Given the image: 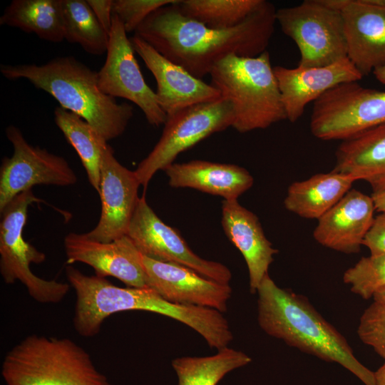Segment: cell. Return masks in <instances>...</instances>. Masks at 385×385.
Instances as JSON below:
<instances>
[{
	"instance_id": "1",
	"label": "cell",
	"mask_w": 385,
	"mask_h": 385,
	"mask_svg": "<svg viewBox=\"0 0 385 385\" xmlns=\"http://www.w3.org/2000/svg\"><path fill=\"white\" fill-rule=\"evenodd\" d=\"M177 3L155 11L134 34L200 79L227 56H258L267 51L274 31L277 9L268 1L239 25L225 29L185 16Z\"/></svg>"
},
{
	"instance_id": "2",
	"label": "cell",
	"mask_w": 385,
	"mask_h": 385,
	"mask_svg": "<svg viewBox=\"0 0 385 385\" xmlns=\"http://www.w3.org/2000/svg\"><path fill=\"white\" fill-rule=\"evenodd\" d=\"M257 293V320L266 334L324 361L339 364L365 385H376L374 371L357 359L346 339L307 298L278 287L269 274Z\"/></svg>"
},
{
	"instance_id": "3",
	"label": "cell",
	"mask_w": 385,
	"mask_h": 385,
	"mask_svg": "<svg viewBox=\"0 0 385 385\" xmlns=\"http://www.w3.org/2000/svg\"><path fill=\"white\" fill-rule=\"evenodd\" d=\"M9 80L26 79L53 97L61 107L88 123L107 142L121 135L133 115V107L103 93L98 71L73 56L51 59L41 65L2 64Z\"/></svg>"
},
{
	"instance_id": "4",
	"label": "cell",
	"mask_w": 385,
	"mask_h": 385,
	"mask_svg": "<svg viewBox=\"0 0 385 385\" xmlns=\"http://www.w3.org/2000/svg\"><path fill=\"white\" fill-rule=\"evenodd\" d=\"M211 84L233 108L232 128L244 133L287 119L281 93L265 51L256 57L230 55L210 73Z\"/></svg>"
},
{
	"instance_id": "5",
	"label": "cell",
	"mask_w": 385,
	"mask_h": 385,
	"mask_svg": "<svg viewBox=\"0 0 385 385\" xmlns=\"http://www.w3.org/2000/svg\"><path fill=\"white\" fill-rule=\"evenodd\" d=\"M1 375L7 385H112L73 341L34 334L7 352Z\"/></svg>"
},
{
	"instance_id": "6",
	"label": "cell",
	"mask_w": 385,
	"mask_h": 385,
	"mask_svg": "<svg viewBox=\"0 0 385 385\" xmlns=\"http://www.w3.org/2000/svg\"><path fill=\"white\" fill-rule=\"evenodd\" d=\"M41 201L29 190L15 197L0 212V273L6 284L21 282L36 302L58 303L68 292L70 285L42 279L32 272L30 265L44 262L46 255L23 237L29 206Z\"/></svg>"
},
{
	"instance_id": "7",
	"label": "cell",
	"mask_w": 385,
	"mask_h": 385,
	"mask_svg": "<svg viewBox=\"0 0 385 385\" xmlns=\"http://www.w3.org/2000/svg\"><path fill=\"white\" fill-rule=\"evenodd\" d=\"M385 123V91L359 81L340 83L314 102L310 130L323 140H344Z\"/></svg>"
},
{
	"instance_id": "8",
	"label": "cell",
	"mask_w": 385,
	"mask_h": 385,
	"mask_svg": "<svg viewBox=\"0 0 385 385\" xmlns=\"http://www.w3.org/2000/svg\"><path fill=\"white\" fill-rule=\"evenodd\" d=\"M231 103L220 98L185 108L168 116L162 135L135 170L145 188L153 175L174 163L177 156L213 133L232 126Z\"/></svg>"
},
{
	"instance_id": "9",
	"label": "cell",
	"mask_w": 385,
	"mask_h": 385,
	"mask_svg": "<svg viewBox=\"0 0 385 385\" xmlns=\"http://www.w3.org/2000/svg\"><path fill=\"white\" fill-rule=\"evenodd\" d=\"M276 19L298 47V66H326L347 57L341 11L323 0H305L278 9Z\"/></svg>"
},
{
	"instance_id": "10",
	"label": "cell",
	"mask_w": 385,
	"mask_h": 385,
	"mask_svg": "<svg viewBox=\"0 0 385 385\" xmlns=\"http://www.w3.org/2000/svg\"><path fill=\"white\" fill-rule=\"evenodd\" d=\"M6 135L13 147L0 168V212L17 195L36 185L70 186L77 176L63 158L29 144L19 128L9 125Z\"/></svg>"
},
{
	"instance_id": "11",
	"label": "cell",
	"mask_w": 385,
	"mask_h": 385,
	"mask_svg": "<svg viewBox=\"0 0 385 385\" xmlns=\"http://www.w3.org/2000/svg\"><path fill=\"white\" fill-rule=\"evenodd\" d=\"M134 52L122 22L113 15L106 61L98 71V86L107 96L135 104L149 124L164 125L167 115L160 108L155 92L145 82Z\"/></svg>"
},
{
	"instance_id": "12",
	"label": "cell",
	"mask_w": 385,
	"mask_h": 385,
	"mask_svg": "<svg viewBox=\"0 0 385 385\" xmlns=\"http://www.w3.org/2000/svg\"><path fill=\"white\" fill-rule=\"evenodd\" d=\"M126 235L149 258L187 267L220 283L229 284L232 279L227 266L194 253L178 231L156 215L144 195L139 200Z\"/></svg>"
},
{
	"instance_id": "13",
	"label": "cell",
	"mask_w": 385,
	"mask_h": 385,
	"mask_svg": "<svg viewBox=\"0 0 385 385\" xmlns=\"http://www.w3.org/2000/svg\"><path fill=\"white\" fill-rule=\"evenodd\" d=\"M140 183L135 170L121 165L108 145L103 153L99 195L101 212L96 227L85 233L90 239L109 242L127 235L138 206Z\"/></svg>"
},
{
	"instance_id": "14",
	"label": "cell",
	"mask_w": 385,
	"mask_h": 385,
	"mask_svg": "<svg viewBox=\"0 0 385 385\" xmlns=\"http://www.w3.org/2000/svg\"><path fill=\"white\" fill-rule=\"evenodd\" d=\"M143 264L147 287L165 300L214 309L222 313L227 311L232 292L229 284L208 279L187 267L144 255Z\"/></svg>"
},
{
	"instance_id": "15",
	"label": "cell",
	"mask_w": 385,
	"mask_h": 385,
	"mask_svg": "<svg viewBox=\"0 0 385 385\" xmlns=\"http://www.w3.org/2000/svg\"><path fill=\"white\" fill-rule=\"evenodd\" d=\"M64 247L68 265L85 263L98 277H115L127 287H148L143 255L128 235L101 242L85 233L70 232L64 238Z\"/></svg>"
},
{
	"instance_id": "16",
	"label": "cell",
	"mask_w": 385,
	"mask_h": 385,
	"mask_svg": "<svg viewBox=\"0 0 385 385\" xmlns=\"http://www.w3.org/2000/svg\"><path fill=\"white\" fill-rule=\"evenodd\" d=\"M341 11L347 58L363 75L385 66V9L364 0H323Z\"/></svg>"
},
{
	"instance_id": "17",
	"label": "cell",
	"mask_w": 385,
	"mask_h": 385,
	"mask_svg": "<svg viewBox=\"0 0 385 385\" xmlns=\"http://www.w3.org/2000/svg\"><path fill=\"white\" fill-rule=\"evenodd\" d=\"M130 40L155 79L157 100L167 117L188 106L222 98L211 83L192 76L139 36L134 34Z\"/></svg>"
},
{
	"instance_id": "18",
	"label": "cell",
	"mask_w": 385,
	"mask_h": 385,
	"mask_svg": "<svg viewBox=\"0 0 385 385\" xmlns=\"http://www.w3.org/2000/svg\"><path fill=\"white\" fill-rule=\"evenodd\" d=\"M287 119L297 121L306 106L340 83L359 81L363 75L346 57L326 66L273 67Z\"/></svg>"
},
{
	"instance_id": "19",
	"label": "cell",
	"mask_w": 385,
	"mask_h": 385,
	"mask_svg": "<svg viewBox=\"0 0 385 385\" xmlns=\"http://www.w3.org/2000/svg\"><path fill=\"white\" fill-rule=\"evenodd\" d=\"M374 200L351 189L320 218L313 232L321 245L345 254L358 253L374 222Z\"/></svg>"
},
{
	"instance_id": "20",
	"label": "cell",
	"mask_w": 385,
	"mask_h": 385,
	"mask_svg": "<svg viewBox=\"0 0 385 385\" xmlns=\"http://www.w3.org/2000/svg\"><path fill=\"white\" fill-rule=\"evenodd\" d=\"M221 222L226 236L246 262L250 292L257 293L278 250L266 237L257 216L237 200L222 201Z\"/></svg>"
},
{
	"instance_id": "21",
	"label": "cell",
	"mask_w": 385,
	"mask_h": 385,
	"mask_svg": "<svg viewBox=\"0 0 385 385\" xmlns=\"http://www.w3.org/2000/svg\"><path fill=\"white\" fill-rule=\"evenodd\" d=\"M164 171L173 188H193L224 200H237L254 183L245 168L235 164L195 160L173 163Z\"/></svg>"
},
{
	"instance_id": "22",
	"label": "cell",
	"mask_w": 385,
	"mask_h": 385,
	"mask_svg": "<svg viewBox=\"0 0 385 385\" xmlns=\"http://www.w3.org/2000/svg\"><path fill=\"white\" fill-rule=\"evenodd\" d=\"M333 170L367 182L372 194L385 192V123L342 140Z\"/></svg>"
},
{
	"instance_id": "23",
	"label": "cell",
	"mask_w": 385,
	"mask_h": 385,
	"mask_svg": "<svg viewBox=\"0 0 385 385\" xmlns=\"http://www.w3.org/2000/svg\"><path fill=\"white\" fill-rule=\"evenodd\" d=\"M358 179L332 170L292 183L284 200L285 208L307 219L320 218L338 203Z\"/></svg>"
},
{
	"instance_id": "24",
	"label": "cell",
	"mask_w": 385,
	"mask_h": 385,
	"mask_svg": "<svg viewBox=\"0 0 385 385\" xmlns=\"http://www.w3.org/2000/svg\"><path fill=\"white\" fill-rule=\"evenodd\" d=\"M0 24L53 43L64 40L61 0H13L4 11Z\"/></svg>"
},
{
	"instance_id": "25",
	"label": "cell",
	"mask_w": 385,
	"mask_h": 385,
	"mask_svg": "<svg viewBox=\"0 0 385 385\" xmlns=\"http://www.w3.org/2000/svg\"><path fill=\"white\" fill-rule=\"evenodd\" d=\"M54 120L76 150L90 184L98 192L103 155L109 145L107 141L84 119L61 106L54 110Z\"/></svg>"
},
{
	"instance_id": "26",
	"label": "cell",
	"mask_w": 385,
	"mask_h": 385,
	"mask_svg": "<svg viewBox=\"0 0 385 385\" xmlns=\"http://www.w3.org/2000/svg\"><path fill=\"white\" fill-rule=\"evenodd\" d=\"M251 361L243 351L226 346L212 356L176 358L172 366L178 385H217L227 374Z\"/></svg>"
},
{
	"instance_id": "27",
	"label": "cell",
	"mask_w": 385,
	"mask_h": 385,
	"mask_svg": "<svg viewBox=\"0 0 385 385\" xmlns=\"http://www.w3.org/2000/svg\"><path fill=\"white\" fill-rule=\"evenodd\" d=\"M64 39L80 45L87 53H106L109 34L103 28L86 0H61Z\"/></svg>"
},
{
	"instance_id": "28",
	"label": "cell",
	"mask_w": 385,
	"mask_h": 385,
	"mask_svg": "<svg viewBox=\"0 0 385 385\" xmlns=\"http://www.w3.org/2000/svg\"><path fill=\"white\" fill-rule=\"evenodd\" d=\"M263 0H179L186 16L215 29L233 28L244 21Z\"/></svg>"
},
{
	"instance_id": "29",
	"label": "cell",
	"mask_w": 385,
	"mask_h": 385,
	"mask_svg": "<svg viewBox=\"0 0 385 385\" xmlns=\"http://www.w3.org/2000/svg\"><path fill=\"white\" fill-rule=\"evenodd\" d=\"M343 281L361 298H373L385 288V253L361 257L344 272Z\"/></svg>"
},
{
	"instance_id": "30",
	"label": "cell",
	"mask_w": 385,
	"mask_h": 385,
	"mask_svg": "<svg viewBox=\"0 0 385 385\" xmlns=\"http://www.w3.org/2000/svg\"><path fill=\"white\" fill-rule=\"evenodd\" d=\"M357 334L385 361V304L374 302L360 317Z\"/></svg>"
},
{
	"instance_id": "31",
	"label": "cell",
	"mask_w": 385,
	"mask_h": 385,
	"mask_svg": "<svg viewBox=\"0 0 385 385\" xmlns=\"http://www.w3.org/2000/svg\"><path fill=\"white\" fill-rule=\"evenodd\" d=\"M178 0H113V14L122 22L126 33L134 32L155 11Z\"/></svg>"
},
{
	"instance_id": "32",
	"label": "cell",
	"mask_w": 385,
	"mask_h": 385,
	"mask_svg": "<svg viewBox=\"0 0 385 385\" xmlns=\"http://www.w3.org/2000/svg\"><path fill=\"white\" fill-rule=\"evenodd\" d=\"M363 245L369 249L370 255L385 253V212L374 217Z\"/></svg>"
},
{
	"instance_id": "33",
	"label": "cell",
	"mask_w": 385,
	"mask_h": 385,
	"mask_svg": "<svg viewBox=\"0 0 385 385\" xmlns=\"http://www.w3.org/2000/svg\"><path fill=\"white\" fill-rule=\"evenodd\" d=\"M103 28L109 34L113 21V0H86Z\"/></svg>"
},
{
	"instance_id": "34",
	"label": "cell",
	"mask_w": 385,
	"mask_h": 385,
	"mask_svg": "<svg viewBox=\"0 0 385 385\" xmlns=\"http://www.w3.org/2000/svg\"><path fill=\"white\" fill-rule=\"evenodd\" d=\"M371 197L374 202L376 211L378 212H385V192L372 194Z\"/></svg>"
},
{
	"instance_id": "35",
	"label": "cell",
	"mask_w": 385,
	"mask_h": 385,
	"mask_svg": "<svg viewBox=\"0 0 385 385\" xmlns=\"http://www.w3.org/2000/svg\"><path fill=\"white\" fill-rule=\"evenodd\" d=\"M376 385H385V361L384 364L374 371Z\"/></svg>"
},
{
	"instance_id": "36",
	"label": "cell",
	"mask_w": 385,
	"mask_h": 385,
	"mask_svg": "<svg viewBox=\"0 0 385 385\" xmlns=\"http://www.w3.org/2000/svg\"><path fill=\"white\" fill-rule=\"evenodd\" d=\"M372 73L376 79L385 86V66L375 69Z\"/></svg>"
},
{
	"instance_id": "37",
	"label": "cell",
	"mask_w": 385,
	"mask_h": 385,
	"mask_svg": "<svg viewBox=\"0 0 385 385\" xmlns=\"http://www.w3.org/2000/svg\"><path fill=\"white\" fill-rule=\"evenodd\" d=\"M374 301L385 304V288L376 292L373 297Z\"/></svg>"
},
{
	"instance_id": "38",
	"label": "cell",
	"mask_w": 385,
	"mask_h": 385,
	"mask_svg": "<svg viewBox=\"0 0 385 385\" xmlns=\"http://www.w3.org/2000/svg\"><path fill=\"white\" fill-rule=\"evenodd\" d=\"M367 4L385 9V0H364Z\"/></svg>"
}]
</instances>
